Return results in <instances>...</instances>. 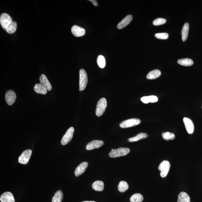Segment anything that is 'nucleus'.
<instances>
[{
    "instance_id": "1",
    "label": "nucleus",
    "mask_w": 202,
    "mask_h": 202,
    "mask_svg": "<svg viewBox=\"0 0 202 202\" xmlns=\"http://www.w3.org/2000/svg\"><path fill=\"white\" fill-rule=\"evenodd\" d=\"M130 151V150L128 148H120L111 150L109 153V156L112 158L122 157L128 154Z\"/></svg>"
},
{
    "instance_id": "2",
    "label": "nucleus",
    "mask_w": 202,
    "mask_h": 202,
    "mask_svg": "<svg viewBox=\"0 0 202 202\" xmlns=\"http://www.w3.org/2000/svg\"><path fill=\"white\" fill-rule=\"evenodd\" d=\"M107 106V100L105 98H102L98 102L95 114L97 117H100L105 112Z\"/></svg>"
},
{
    "instance_id": "3",
    "label": "nucleus",
    "mask_w": 202,
    "mask_h": 202,
    "mask_svg": "<svg viewBox=\"0 0 202 202\" xmlns=\"http://www.w3.org/2000/svg\"><path fill=\"white\" fill-rule=\"evenodd\" d=\"M171 165L169 162L166 160H163L159 165L158 169L160 171V175L162 178L167 176L170 168Z\"/></svg>"
},
{
    "instance_id": "4",
    "label": "nucleus",
    "mask_w": 202,
    "mask_h": 202,
    "mask_svg": "<svg viewBox=\"0 0 202 202\" xmlns=\"http://www.w3.org/2000/svg\"><path fill=\"white\" fill-rule=\"evenodd\" d=\"M88 82V76L85 70L81 69L80 71V91H82L85 89Z\"/></svg>"
},
{
    "instance_id": "5",
    "label": "nucleus",
    "mask_w": 202,
    "mask_h": 202,
    "mask_svg": "<svg viewBox=\"0 0 202 202\" xmlns=\"http://www.w3.org/2000/svg\"><path fill=\"white\" fill-rule=\"evenodd\" d=\"M140 122L141 121L139 119H130L122 122L120 126L122 128H128L139 125Z\"/></svg>"
},
{
    "instance_id": "6",
    "label": "nucleus",
    "mask_w": 202,
    "mask_h": 202,
    "mask_svg": "<svg viewBox=\"0 0 202 202\" xmlns=\"http://www.w3.org/2000/svg\"><path fill=\"white\" fill-rule=\"evenodd\" d=\"M11 17L6 13H3L0 16V23L3 28L6 30L8 26L12 23Z\"/></svg>"
},
{
    "instance_id": "7",
    "label": "nucleus",
    "mask_w": 202,
    "mask_h": 202,
    "mask_svg": "<svg viewBox=\"0 0 202 202\" xmlns=\"http://www.w3.org/2000/svg\"><path fill=\"white\" fill-rule=\"evenodd\" d=\"M74 132V128L73 127H70L67 130L62 139L61 142L62 145H67L71 140L73 138Z\"/></svg>"
},
{
    "instance_id": "8",
    "label": "nucleus",
    "mask_w": 202,
    "mask_h": 202,
    "mask_svg": "<svg viewBox=\"0 0 202 202\" xmlns=\"http://www.w3.org/2000/svg\"><path fill=\"white\" fill-rule=\"evenodd\" d=\"M32 154V151L30 149L24 150L19 157V163L22 164H27L29 162Z\"/></svg>"
},
{
    "instance_id": "9",
    "label": "nucleus",
    "mask_w": 202,
    "mask_h": 202,
    "mask_svg": "<svg viewBox=\"0 0 202 202\" xmlns=\"http://www.w3.org/2000/svg\"><path fill=\"white\" fill-rule=\"evenodd\" d=\"M16 94L14 91L11 90L7 91L5 97L7 104L9 106H11L16 101Z\"/></svg>"
},
{
    "instance_id": "10",
    "label": "nucleus",
    "mask_w": 202,
    "mask_h": 202,
    "mask_svg": "<svg viewBox=\"0 0 202 202\" xmlns=\"http://www.w3.org/2000/svg\"><path fill=\"white\" fill-rule=\"evenodd\" d=\"M183 121L188 133L190 135L193 134L194 130V125L193 122L191 119L186 117H184Z\"/></svg>"
},
{
    "instance_id": "11",
    "label": "nucleus",
    "mask_w": 202,
    "mask_h": 202,
    "mask_svg": "<svg viewBox=\"0 0 202 202\" xmlns=\"http://www.w3.org/2000/svg\"><path fill=\"white\" fill-rule=\"evenodd\" d=\"M104 144L103 141L100 140H94L91 141L87 145L86 149L87 150H93L100 148Z\"/></svg>"
},
{
    "instance_id": "12",
    "label": "nucleus",
    "mask_w": 202,
    "mask_h": 202,
    "mask_svg": "<svg viewBox=\"0 0 202 202\" xmlns=\"http://www.w3.org/2000/svg\"><path fill=\"white\" fill-rule=\"evenodd\" d=\"M71 31L73 35L77 37H82L85 34V30L84 28L77 25L72 27Z\"/></svg>"
},
{
    "instance_id": "13",
    "label": "nucleus",
    "mask_w": 202,
    "mask_h": 202,
    "mask_svg": "<svg viewBox=\"0 0 202 202\" xmlns=\"http://www.w3.org/2000/svg\"><path fill=\"white\" fill-rule=\"evenodd\" d=\"M1 202H15L13 194L10 192H6L1 195L0 197Z\"/></svg>"
},
{
    "instance_id": "14",
    "label": "nucleus",
    "mask_w": 202,
    "mask_h": 202,
    "mask_svg": "<svg viewBox=\"0 0 202 202\" xmlns=\"http://www.w3.org/2000/svg\"><path fill=\"white\" fill-rule=\"evenodd\" d=\"M88 166V163L87 162L82 163L76 168L74 174L76 176L78 177L85 172Z\"/></svg>"
},
{
    "instance_id": "15",
    "label": "nucleus",
    "mask_w": 202,
    "mask_h": 202,
    "mask_svg": "<svg viewBox=\"0 0 202 202\" xmlns=\"http://www.w3.org/2000/svg\"><path fill=\"white\" fill-rule=\"evenodd\" d=\"M133 16L131 15H128L122 20L117 25V28L119 29H122L129 24L132 21Z\"/></svg>"
},
{
    "instance_id": "16",
    "label": "nucleus",
    "mask_w": 202,
    "mask_h": 202,
    "mask_svg": "<svg viewBox=\"0 0 202 202\" xmlns=\"http://www.w3.org/2000/svg\"><path fill=\"white\" fill-rule=\"evenodd\" d=\"M39 80L41 84L46 88L47 90L51 91L52 88V85L45 74H41Z\"/></svg>"
},
{
    "instance_id": "17",
    "label": "nucleus",
    "mask_w": 202,
    "mask_h": 202,
    "mask_svg": "<svg viewBox=\"0 0 202 202\" xmlns=\"http://www.w3.org/2000/svg\"><path fill=\"white\" fill-rule=\"evenodd\" d=\"M141 100L145 104L149 103H155L158 102V98L155 95H150L149 96L143 97L141 98Z\"/></svg>"
},
{
    "instance_id": "18",
    "label": "nucleus",
    "mask_w": 202,
    "mask_h": 202,
    "mask_svg": "<svg viewBox=\"0 0 202 202\" xmlns=\"http://www.w3.org/2000/svg\"><path fill=\"white\" fill-rule=\"evenodd\" d=\"M34 91L38 94L45 95L47 93V90L46 88L41 83L35 84L34 87Z\"/></svg>"
},
{
    "instance_id": "19",
    "label": "nucleus",
    "mask_w": 202,
    "mask_h": 202,
    "mask_svg": "<svg viewBox=\"0 0 202 202\" xmlns=\"http://www.w3.org/2000/svg\"><path fill=\"white\" fill-rule=\"evenodd\" d=\"M148 135L146 133H140L136 136L129 138L128 140V141L130 142H137L141 139H146L148 138Z\"/></svg>"
},
{
    "instance_id": "20",
    "label": "nucleus",
    "mask_w": 202,
    "mask_h": 202,
    "mask_svg": "<svg viewBox=\"0 0 202 202\" xmlns=\"http://www.w3.org/2000/svg\"><path fill=\"white\" fill-rule=\"evenodd\" d=\"M189 28V24L188 23H185L182 27V40L183 42H185L187 39Z\"/></svg>"
},
{
    "instance_id": "21",
    "label": "nucleus",
    "mask_w": 202,
    "mask_h": 202,
    "mask_svg": "<svg viewBox=\"0 0 202 202\" xmlns=\"http://www.w3.org/2000/svg\"><path fill=\"white\" fill-rule=\"evenodd\" d=\"M92 188L97 191H102L104 188V183L102 181H97L92 184Z\"/></svg>"
},
{
    "instance_id": "22",
    "label": "nucleus",
    "mask_w": 202,
    "mask_h": 202,
    "mask_svg": "<svg viewBox=\"0 0 202 202\" xmlns=\"http://www.w3.org/2000/svg\"><path fill=\"white\" fill-rule=\"evenodd\" d=\"M161 75V72L160 70L156 69L149 72L147 76V78L148 80H154L158 78Z\"/></svg>"
},
{
    "instance_id": "23",
    "label": "nucleus",
    "mask_w": 202,
    "mask_h": 202,
    "mask_svg": "<svg viewBox=\"0 0 202 202\" xmlns=\"http://www.w3.org/2000/svg\"><path fill=\"white\" fill-rule=\"evenodd\" d=\"M178 202H191L190 198L186 192H181L178 195Z\"/></svg>"
},
{
    "instance_id": "24",
    "label": "nucleus",
    "mask_w": 202,
    "mask_h": 202,
    "mask_svg": "<svg viewBox=\"0 0 202 202\" xmlns=\"http://www.w3.org/2000/svg\"><path fill=\"white\" fill-rule=\"evenodd\" d=\"M178 63L181 65L185 66H191L193 64V60L188 58L178 59Z\"/></svg>"
},
{
    "instance_id": "25",
    "label": "nucleus",
    "mask_w": 202,
    "mask_h": 202,
    "mask_svg": "<svg viewBox=\"0 0 202 202\" xmlns=\"http://www.w3.org/2000/svg\"><path fill=\"white\" fill-rule=\"evenodd\" d=\"M63 196V193L61 191H57L52 198V202H62Z\"/></svg>"
},
{
    "instance_id": "26",
    "label": "nucleus",
    "mask_w": 202,
    "mask_h": 202,
    "mask_svg": "<svg viewBox=\"0 0 202 202\" xmlns=\"http://www.w3.org/2000/svg\"><path fill=\"white\" fill-rule=\"evenodd\" d=\"M129 185L127 182L124 181H121L119 183L118 186V189L119 191L124 192L128 190Z\"/></svg>"
},
{
    "instance_id": "27",
    "label": "nucleus",
    "mask_w": 202,
    "mask_h": 202,
    "mask_svg": "<svg viewBox=\"0 0 202 202\" xmlns=\"http://www.w3.org/2000/svg\"><path fill=\"white\" fill-rule=\"evenodd\" d=\"M16 28H17V23L16 21H13L8 26L6 30L8 34H12L16 32Z\"/></svg>"
},
{
    "instance_id": "28",
    "label": "nucleus",
    "mask_w": 202,
    "mask_h": 202,
    "mask_svg": "<svg viewBox=\"0 0 202 202\" xmlns=\"http://www.w3.org/2000/svg\"><path fill=\"white\" fill-rule=\"evenodd\" d=\"M143 200V196L139 193L133 195L130 199L131 202H142Z\"/></svg>"
},
{
    "instance_id": "29",
    "label": "nucleus",
    "mask_w": 202,
    "mask_h": 202,
    "mask_svg": "<svg viewBox=\"0 0 202 202\" xmlns=\"http://www.w3.org/2000/svg\"><path fill=\"white\" fill-rule=\"evenodd\" d=\"M162 136L163 139L167 141L173 140L175 138V135L174 134L169 132L163 133L162 134Z\"/></svg>"
},
{
    "instance_id": "30",
    "label": "nucleus",
    "mask_w": 202,
    "mask_h": 202,
    "mask_svg": "<svg viewBox=\"0 0 202 202\" xmlns=\"http://www.w3.org/2000/svg\"><path fill=\"white\" fill-rule=\"evenodd\" d=\"M97 63L98 66L100 68L103 69L106 66V60L104 57L102 55H100L97 59Z\"/></svg>"
},
{
    "instance_id": "31",
    "label": "nucleus",
    "mask_w": 202,
    "mask_h": 202,
    "mask_svg": "<svg viewBox=\"0 0 202 202\" xmlns=\"http://www.w3.org/2000/svg\"><path fill=\"white\" fill-rule=\"evenodd\" d=\"M166 22V20L163 18H158L153 21V24L154 26H160L165 24Z\"/></svg>"
},
{
    "instance_id": "32",
    "label": "nucleus",
    "mask_w": 202,
    "mask_h": 202,
    "mask_svg": "<svg viewBox=\"0 0 202 202\" xmlns=\"http://www.w3.org/2000/svg\"><path fill=\"white\" fill-rule=\"evenodd\" d=\"M155 37L160 39H167L168 38V34L166 33H158L155 34Z\"/></svg>"
},
{
    "instance_id": "33",
    "label": "nucleus",
    "mask_w": 202,
    "mask_h": 202,
    "mask_svg": "<svg viewBox=\"0 0 202 202\" xmlns=\"http://www.w3.org/2000/svg\"><path fill=\"white\" fill-rule=\"evenodd\" d=\"M89 1H90V2L93 4L94 6H98V3L97 1H96V0H90Z\"/></svg>"
},
{
    "instance_id": "34",
    "label": "nucleus",
    "mask_w": 202,
    "mask_h": 202,
    "mask_svg": "<svg viewBox=\"0 0 202 202\" xmlns=\"http://www.w3.org/2000/svg\"><path fill=\"white\" fill-rule=\"evenodd\" d=\"M82 202H96L94 201H83Z\"/></svg>"
},
{
    "instance_id": "35",
    "label": "nucleus",
    "mask_w": 202,
    "mask_h": 202,
    "mask_svg": "<svg viewBox=\"0 0 202 202\" xmlns=\"http://www.w3.org/2000/svg\"><path fill=\"white\" fill-rule=\"evenodd\" d=\"M114 150V149H112V150Z\"/></svg>"
},
{
    "instance_id": "36",
    "label": "nucleus",
    "mask_w": 202,
    "mask_h": 202,
    "mask_svg": "<svg viewBox=\"0 0 202 202\" xmlns=\"http://www.w3.org/2000/svg\"></svg>"
}]
</instances>
